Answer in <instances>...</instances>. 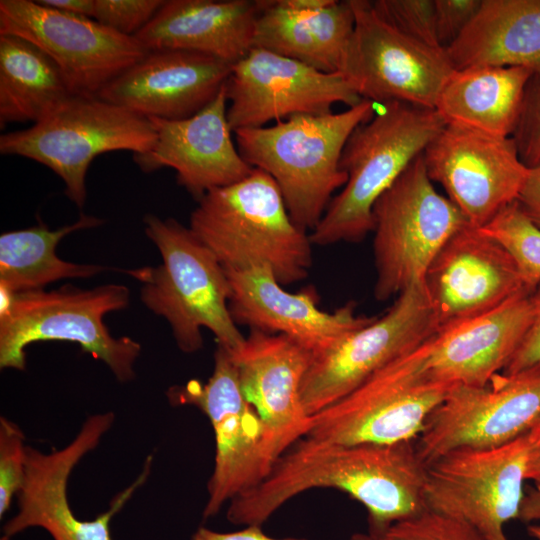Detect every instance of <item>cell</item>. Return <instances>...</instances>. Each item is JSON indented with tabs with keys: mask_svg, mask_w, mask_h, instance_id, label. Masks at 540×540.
<instances>
[{
	"mask_svg": "<svg viewBox=\"0 0 540 540\" xmlns=\"http://www.w3.org/2000/svg\"><path fill=\"white\" fill-rule=\"evenodd\" d=\"M384 535L390 540H484L467 523L429 509L391 525Z\"/></svg>",
	"mask_w": 540,
	"mask_h": 540,
	"instance_id": "obj_33",
	"label": "cell"
},
{
	"mask_svg": "<svg viewBox=\"0 0 540 540\" xmlns=\"http://www.w3.org/2000/svg\"><path fill=\"white\" fill-rule=\"evenodd\" d=\"M533 74L528 68L514 66L454 69L434 109L446 126L495 137H512Z\"/></svg>",
	"mask_w": 540,
	"mask_h": 540,
	"instance_id": "obj_27",
	"label": "cell"
},
{
	"mask_svg": "<svg viewBox=\"0 0 540 540\" xmlns=\"http://www.w3.org/2000/svg\"><path fill=\"white\" fill-rule=\"evenodd\" d=\"M41 4L63 13L93 19L95 0H38Z\"/></svg>",
	"mask_w": 540,
	"mask_h": 540,
	"instance_id": "obj_42",
	"label": "cell"
},
{
	"mask_svg": "<svg viewBox=\"0 0 540 540\" xmlns=\"http://www.w3.org/2000/svg\"><path fill=\"white\" fill-rule=\"evenodd\" d=\"M351 4L355 25L340 73L362 99L434 109L454 71L446 50L398 31L376 13L371 1Z\"/></svg>",
	"mask_w": 540,
	"mask_h": 540,
	"instance_id": "obj_13",
	"label": "cell"
},
{
	"mask_svg": "<svg viewBox=\"0 0 540 540\" xmlns=\"http://www.w3.org/2000/svg\"><path fill=\"white\" fill-rule=\"evenodd\" d=\"M129 300V289L122 284L92 289L65 285L14 294L1 290L0 367L24 370L27 346L67 341L104 362L119 382L132 381L141 345L127 336L113 337L103 322L106 314L125 309Z\"/></svg>",
	"mask_w": 540,
	"mask_h": 540,
	"instance_id": "obj_6",
	"label": "cell"
},
{
	"mask_svg": "<svg viewBox=\"0 0 540 540\" xmlns=\"http://www.w3.org/2000/svg\"><path fill=\"white\" fill-rule=\"evenodd\" d=\"M482 228L511 255L524 286L534 291L540 285V228L515 201L504 207Z\"/></svg>",
	"mask_w": 540,
	"mask_h": 540,
	"instance_id": "obj_31",
	"label": "cell"
},
{
	"mask_svg": "<svg viewBox=\"0 0 540 540\" xmlns=\"http://www.w3.org/2000/svg\"><path fill=\"white\" fill-rule=\"evenodd\" d=\"M253 47L297 60L325 73H340L353 35L351 0L317 10H295L280 0H259Z\"/></svg>",
	"mask_w": 540,
	"mask_h": 540,
	"instance_id": "obj_26",
	"label": "cell"
},
{
	"mask_svg": "<svg viewBox=\"0 0 540 540\" xmlns=\"http://www.w3.org/2000/svg\"><path fill=\"white\" fill-rule=\"evenodd\" d=\"M227 118L233 132L291 116L320 115L363 99L341 73H325L272 51L252 47L232 65L225 82Z\"/></svg>",
	"mask_w": 540,
	"mask_h": 540,
	"instance_id": "obj_17",
	"label": "cell"
},
{
	"mask_svg": "<svg viewBox=\"0 0 540 540\" xmlns=\"http://www.w3.org/2000/svg\"><path fill=\"white\" fill-rule=\"evenodd\" d=\"M25 437L20 427L4 416L0 417V517L8 511L11 501L21 489L26 471Z\"/></svg>",
	"mask_w": 540,
	"mask_h": 540,
	"instance_id": "obj_34",
	"label": "cell"
},
{
	"mask_svg": "<svg viewBox=\"0 0 540 540\" xmlns=\"http://www.w3.org/2000/svg\"><path fill=\"white\" fill-rule=\"evenodd\" d=\"M262 526L250 525L235 532H217L205 527L199 528L191 540H307L304 538H273L265 534Z\"/></svg>",
	"mask_w": 540,
	"mask_h": 540,
	"instance_id": "obj_40",
	"label": "cell"
},
{
	"mask_svg": "<svg viewBox=\"0 0 540 540\" xmlns=\"http://www.w3.org/2000/svg\"><path fill=\"white\" fill-rule=\"evenodd\" d=\"M527 533L532 539L540 540V522L528 524Z\"/></svg>",
	"mask_w": 540,
	"mask_h": 540,
	"instance_id": "obj_46",
	"label": "cell"
},
{
	"mask_svg": "<svg viewBox=\"0 0 540 540\" xmlns=\"http://www.w3.org/2000/svg\"><path fill=\"white\" fill-rule=\"evenodd\" d=\"M226 272L231 286L229 310L237 325L285 335L312 355L330 349L375 318L357 315L351 303L325 312L318 306L315 290L288 292L267 266Z\"/></svg>",
	"mask_w": 540,
	"mask_h": 540,
	"instance_id": "obj_22",
	"label": "cell"
},
{
	"mask_svg": "<svg viewBox=\"0 0 540 540\" xmlns=\"http://www.w3.org/2000/svg\"><path fill=\"white\" fill-rule=\"evenodd\" d=\"M439 331L424 281L401 292L392 306L330 349L312 355L301 384L310 417L350 394L368 378Z\"/></svg>",
	"mask_w": 540,
	"mask_h": 540,
	"instance_id": "obj_10",
	"label": "cell"
},
{
	"mask_svg": "<svg viewBox=\"0 0 540 540\" xmlns=\"http://www.w3.org/2000/svg\"><path fill=\"white\" fill-rule=\"evenodd\" d=\"M482 0H434L435 25L440 46L446 49L469 25Z\"/></svg>",
	"mask_w": 540,
	"mask_h": 540,
	"instance_id": "obj_37",
	"label": "cell"
},
{
	"mask_svg": "<svg viewBox=\"0 0 540 540\" xmlns=\"http://www.w3.org/2000/svg\"><path fill=\"white\" fill-rule=\"evenodd\" d=\"M532 299V322L515 354L502 371L505 375L540 371V285L532 292Z\"/></svg>",
	"mask_w": 540,
	"mask_h": 540,
	"instance_id": "obj_38",
	"label": "cell"
},
{
	"mask_svg": "<svg viewBox=\"0 0 540 540\" xmlns=\"http://www.w3.org/2000/svg\"><path fill=\"white\" fill-rule=\"evenodd\" d=\"M230 354L242 392L264 426L265 454L272 468L307 433L310 417L302 405L301 384L312 353L285 335L250 330L243 345Z\"/></svg>",
	"mask_w": 540,
	"mask_h": 540,
	"instance_id": "obj_20",
	"label": "cell"
},
{
	"mask_svg": "<svg viewBox=\"0 0 540 540\" xmlns=\"http://www.w3.org/2000/svg\"><path fill=\"white\" fill-rule=\"evenodd\" d=\"M445 50L454 69L514 66L540 72V0H482Z\"/></svg>",
	"mask_w": 540,
	"mask_h": 540,
	"instance_id": "obj_28",
	"label": "cell"
},
{
	"mask_svg": "<svg viewBox=\"0 0 540 540\" xmlns=\"http://www.w3.org/2000/svg\"><path fill=\"white\" fill-rule=\"evenodd\" d=\"M376 105L363 99L339 113L301 114L240 129L234 132L236 146L250 166L272 177L293 222L311 232L347 181L340 160L348 138L373 117Z\"/></svg>",
	"mask_w": 540,
	"mask_h": 540,
	"instance_id": "obj_3",
	"label": "cell"
},
{
	"mask_svg": "<svg viewBox=\"0 0 540 540\" xmlns=\"http://www.w3.org/2000/svg\"><path fill=\"white\" fill-rule=\"evenodd\" d=\"M427 464L414 442L343 445L303 437L255 487L234 497L227 520L262 526L281 506L312 489L347 493L368 512L369 532L384 534L427 509Z\"/></svg>",
	"mask_w": 540,
	"mask_h": 540,
	"instance_id": "obj_1",
	"label": "cell"
},
{
	"mask_svg": "<svg viewBox=\"0 0 540 540\" xmlns=\"http://www.w3.org/2000/svg\"><path fill=\"white\" fill-rule=\"evenodd\" d=\"M427 174L475 227L487 225L517 201L529 167L513 137H495L446 126L423 154Z\"/></svg>",
	"mask_w": 540,
	"mask_h": 540,
	"instance_id": "obj_18",
	"label": "cell"
},
{
	"mask_svg": "<svg viewBox=\"0 0 540 540\" xmlns=\"http://www.w3.org/2000/svg\"><path fill=\"white\" fill-rule=\"evenodd\" d=\"M516 202L531 221L540 228V163L529 167Z\"/></svg>",
	"mask_w": 540,
	"mask_h": 540,
	"instance_id": "obj_39",
	"label": "cell"
},
{
	"mask_svg": "<svg viewBox=\"0 0 540 540\" xmlns=\"http://www.w3.org/2000/svg\"><path fill=\"white\" fill-rule=\"evenodd\" d=\"M524 290L495 309L438 331L430 339L428 372L437 382L481 387L505 369L534 316Z\"/></svg>",
	"mask_w": 540,
	"mask_h": 540,
	"instance_id": "obj_24",
	"label": "cell"
},
{
	"mask_svg": "<svg viewBox=\"0 0 540 540\" xmlns=\"http://www.w3.org/2000/svg\"><path fill=\"white\" fill-rule=\"evenodd\" d=\"M335 0H280L288 8L295 10H317L331 5Z\"/></svg>",
	"mask_w": 540,
	"mask_h": 540,
	"instance_id": "obj_44",
	"label": "cell"
},
{
	"mask_svg": "<svg viewBox=\"0 0 540 540\" xmlns=\"http://www.w3.org/2000/svg\"><path fill=\"white\" fill-rule=\"evenodd\" d=\"M0 34L26 39L59 67L74 95L97 96L148 51L134 36L38 0H1Z\"/></svg>",
	"mask_w": 540,
	"mask_h": 540,
	"instance_id": "obj_14",
	"label": "cell"
},
{
	"mask_svg": "<svg viewBox=\"0 0 540 540\" xmlns=\"http://www.w3.org/2000/svg\"><path fill=\"white\" fill-rule=\"evenodd\" d=\"M527 434V433H526ZM491 448H459L427 465L425 503L473 527L484 540H509L525 497L527 436Z\"/></svg>",
	"mask_w": 540,
	"mask_h": 540,
	"instance_id": "obj_11",
	"label": "cell"
},
{
	"mask_svg": "<svg viewBox=\"0 0 540 540\" xmlns=\"http://www.w3.org/2000/svg\"><path fill=\"white\" fill-rule=\"evenodd\" d=\"M526 480L540 487V419L527 432Z\"/></svg>",
	"mask_w": 540,
	"mask_h": 540,
	"instance_id": "obj_41",
	"label": "cell"
},
{
	"mask_svg": "<svg viewBox=\"0 0 540 540\" xmlns=\"http://www.w3.org/2000/svg\"><path fill=\"white\" fill-rule=\"evenodd\" d=\"M176 405H191L210 420L215 438V463L208 482L204 518L216 515L226 502L258 485L271 466L264 447V426L246 400L235 362L224 347L214 353V367L202 383L190 380L167 391Z\"/></svg>",
	"mask_w": 540,
	"mask_h": 540,
	"instance_id": "obj_12",
	"label": "cell"
},
{
	"mask_svg": "<svg viewBox=\"0 0 540 540\" xmlns=\"http://www.w3.org/2000/svg\"><path fill=\"white\" fill-rule=\"evenodd\" d=\"M371 4L376 13L398 31L442 48L436 33L434 0H376Z\"/></svg>",
	"mask_w": 540,
	"mask_h": 540,
	"instance_id": "obj_32",
	"label": "cell"
},
{
	"mask_svg": "<svg viewBox=\"0 0 540 540\" xmlns=\"http://www.w3.org/2000/svg\"><path fill=\"white\" fill-rule=\"evenodd\" d=\"M430 339L310 416L304 437L343 445L414 442L452 384L428 372Z\"/></svg>",
	"mask_w": 540,
	"mask_h": 540,
	"instance_id": "obj_8",
	"label": "cell"
},
{
	"mask_svg": "<svg viewBox=\"0 0 540 540\" xmlns=\"http://www.w3.org/2000/svg\"><path fill=\"white\" fill-rule=\"evenodd\" d=\"M143 223L162 263L123 270L141 284L143 304L168 322L182 352L202 348V328L215 335L218 345L236 352L245 337L229 310L231 286L225 268L189 227L175 219L146 214Z\"/></svg>",
	"mask_w": 540,
	"mask_h": 540,
	"instance_id": "obj_2",
	"label": "cell"
},
{
	"mask_svg": "<svg viewBox=\"0 0 540 540\" xmlns=\"http://www.w3.org/2000/svg\"><path fill=\"white\" fill-rule=\"evenodd\" d=\"M114 420L113 412L89 416L68 445L49 453L27 446L25 479L17 493L18 511L3 526L1 540H10L33 527L46 530L53 540H112L111 520L147 480L152 455L136 480L114 497L109 509L92 520L76 517L68 501L67 486L74 467L98 446Z\"/></svg>",
	"mask_w": 540,
	"mask_h": 540,
	"instance_id": "obj_15",
	"label": "cell"
},
{
	"mask_svg": "<svg viewBox=\"0 0 540 540\" xmlns=\"http://www.w3.org/2000/svg\"><path fill=\"white\" fill-rule=\"evenodd\" d=\"M165 0H95L93 19L127 36L143 29Z\"/></svg>",
	"mask_w": 540,
	"mask_h": 540,
	"instance_id": "obj_35",
	"label": "cell"
},
{
	"mask_svg": "<svg viewBox=\"0 0 540 540\" xmlns=\"http://www.w3.org/2000/svg\"><path fill=\"white\" fill-rule=\"evenodd\" d=\"M189 228L226 270L267 266L289 285L305 279L312 265L309 234L291 219L272 177L257 168L203 195Z\"/></svg>",
	"mask_w": 540,
	"mask_h": 540,
	"instance_id": "obj_4",
	"label": "cell"
},
{
	"mask_svg": "<svg viewBox=\"0 0 540 540\" xmlns=\"http://www.w3.org/2000/svg\"><path fill=\"white\" fill-rule=\"evenodd\" d=\"M259 0H165L134 37L147 50H186L230 64L253 47Z\"/></svg>",
	"mask_w": 540,
	"mask_h": 540,
	"instance_id": "obj_25",
	"label": "cell"
},
{
	"mask_svg": "<svg viewBox=\"0 0 540 540\" xmlns=\"http://www.w3.org/2000/svg\"><path fill=\"white\" fill-rule=\"evenodd\" d=\"M349 540H390L384 534H375L372 532L368 533H355Z\"/></svg>",
	"mask_w": 540,
	"mask_h": 540,
	"instance_id": "obj_45",
	"label": "cell"
},
{
	"mask_svg": "<svg viewBox=\"0 0 540 540\" xmlns=\"http://www.w3.org/2000/svg\"><path fill=\"white\" fill-rule=\"evenodd\" d=\"M225 84L217 96L197 114L166 120L149 117L155 132L153 147L133 154L144 173L172 168L179 185L199 200L212 189L247 177L252 171L232 139L227 118Z\"/></svg>",
	"mask_w": 540,
	"mask_h": 540,
	"instance_id": "obj_21",
	"label": "cell"
},
{
	"mask_svg": "<svg viewBox=\"0 0 540 540\" xmlns=\"http://www.w3.org/2000/svg\"><path fill=\"white\" fill-rule=\"evenodd\" d=\"M382 105L344 146L340 167L347 181L309 233L313 245L358 242L372 232L378 199L445 127L435 109L403 102Z\"/></svg>",
	"mask_w": 540,
	"mask_h": 540,
	"instance_id": "obj_5",
	"label": "cell"
},
{
	"mask_svg": "<svg viewBox=\"0 0 540 540\" xmlns=\"http://www.w3.org/2000/svg\"><path fill=\"white\" fill-rule=\"evenodd\" d=\"M56 63L30 41L0 34V126L36 123L73 96Z\"/></svg>",
	"mask_w": 540,
	"mask_h": 540,
	"instance_id": "obj_29",
	"label": "cell"
},
{
	"mask_svg": "<svg viewBox=\"0 0 540 540\" xmlns=\"http://www.w3.org/2000/svg\"><path fill=\"white\" fill-rule=\"evenodd\" d=\"M521 161L527 167L540 163V72L529 80L521 115L513 134Z\"/></svg>",
	"mask_w": 540,
	"mask_h": 540,
	"instance_id": "obj_36",
	"label": "cell"
},
{
	"mask_svg": "<svg viewBox=\"0 0 540 540\" xmlns=\"http://www.w3.org/2000/svg\"><path fill=\"white\" fill-rule=\"evenodd\" d=\"M540 419V371L499 373L485 386L454 385L429 416L416 448L428 465L459 448L501 446Z\"/></svg>",
	"mask_w": 540,
	"mask_h": 540,
	"instance_id": "obj_16",
	"label": "cell"
},
{
	"mask_svg": "<svg viewBox=\"0 0 540 540\" xmlns=\"http://www.w3.org/2000/svg\"><path fill=\"white\" fill-rule=\"evenodd\" d=\"M424 284L439 331L485 314L528 290L508 251L470 224L443 245Z\"/></svg>",
	"mask_w": 540,
	"mask_h": 540,
	"instance_id": "obj_19",
	"label": "cell"
},
{
	"mask_svg": "<svg viewBox=\"0 0 540 540\" xmlns=\"http://www.w3.org/2000/svg\"><path fill=\"white\" fill-rule=\"evenodd\" d=\"M156 140L149 118L97 96L73 95L30 127L0 136L2 155L36 161L58 175L65 195L79 208L86 202V175L103 153L142 154Z\"/></svg>",
	"mask_w": 540,
	"mask_h": 540,
	"instance_id": "obj_7",
	"label": "cell"
},
{
	"mask_svg": "<svg viewBox=\"0 0 540 540\" xmlns=\"http://www.w3.org/2000/svg\"><path fill=\"white\" fill-rule=\"evenodd\" d=\"M518 519L527 524L540 522V487L525 494Z\"/></svg>",
	"mask_w": 540,
	"mask_h": 540,
	"instance_id": "obj_43",
	"label": "cell"
},
{
	"mask_svg": "<svg viewBox=\"0 0 540 540\" xmlns=\"http://www.w3.org/2000/svg\"><path fill=\"white\" fill-rule=\"evenodd\" d=\"M232 64L186 50H155L127 68L97 95L144 117L189 118L220 92Z\"/></svg>",
	"mask_w": 540,
	"mask_h": 540,
	"instance_id": "obj_23",
	"label": "cell"
},
{
	"mask_svg": "<svg viewBox=\"0 0 540 540\" xmlns=\"http://www.w3.org/2000/svg\"><path fill=\"white\" fill-rule=\"evenodd\" d=\"M422 154L373 208L374 296L378 301L424 281L443 245L469 224L462 212L436 191Z\"/></svg>",
	"mask_w": 540,
	"mask_h": 540,
	"instance_id": "obj_9",
	"label": "cell"
},
{
	"mask_svg": "<svg viewBox=\"0 0 540 540\" xmlns=\"http://www.w3.org/2000/svg\"><path fill=\"white\" fill-rule=\"evenodd\" d=\"M98 217L81 213L79 218L56 230L39 223L8 231L0 236V288L7 293L42 290L62 279L91 278L106 267L65 261L56 255L58 243L67 235L100 226Z\"/></svg>",
	"mask_w": 540,
	"mask_h": 540,
	"instance_id": "obj_30",
	"label": "cell"
}]
</instances>
